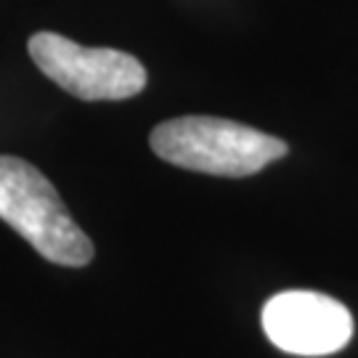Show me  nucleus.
I'll return each instance as SVG.
<instances>
[{
    "label": "nucleus",
    "mask_w": 358,
    "mask_h": 358,
    "mask_svg": "<svg viewBox=\"0 0 358 358\" xmlns=\"http://www.w3.org/2000/svg\"><path fill=\"white\" fill-rule=\"evenodd\" d=\"M149 143L154 154L170 165L226 178L255 176L289 152L282 138L263 130L223 117L199 115L159 122Z\"/></svg>",
    "instance_id": "1"
},
{
    "label": "nucleus",
    "mask_w": 358,
    "mask_h": 358,
    "mask_svg": "<svg viewBox=\"0 0 358 358\" xmlns=\"http://www.w3.org/2000/svg\"><path fill=\"white\" fill-rule=\"evenodd\" d=\"M0 220L56 266L83 268L93 260V242L69 215L56 186L11 154H0Z\"/></svg>",
    "instance_id": "2"
},
{
    "label": "nucleus",
    "mask_w": 358,
    "mask_h": 358,
    "mask_svg": "<svg viewBox=\"0 0 358 358\" xmlns=\"http://www.w3.org/2000/svg\"><path fill=\"white\" fill-rule=\"evenodd\" d=\"M29 56L48 80L83 101H122L146 88V69L125 51L88 48L56 32H35Z\"/></svg>",
    "instance_id": "3"
},
{
    "label": "nucleus",
    "mask_w": 358,
    "mask_h": 358,
    "mask_svg": "<svg viewBox=\"0 0 358 358\" xmlns=\"http://www.w3.org/2000/svg\"><path fill=\"white\" fill-rule=\"evenodd\" d=\"M263 329L273 345L292 356H329L350 343L353 316L329 294L289 289L263 308Z\"/></svg>",
    "instance_id": "4"
}]
</instances>
